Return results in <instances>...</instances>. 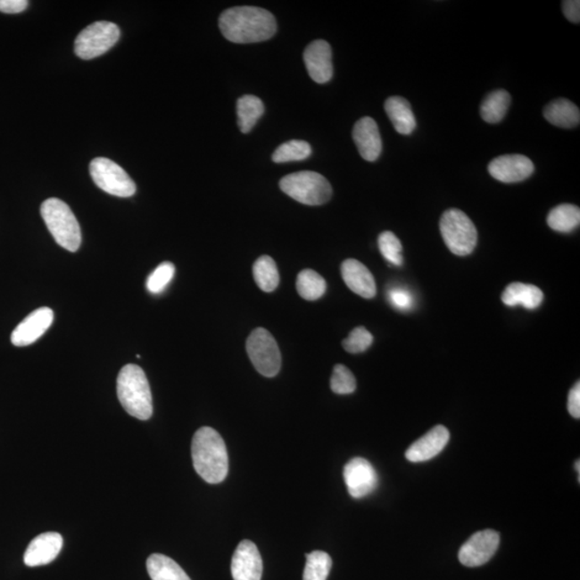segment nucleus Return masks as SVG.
Wrapping results in <instances>:
<instances>
[{
    "mask_svg": "<svg viewBox=\"0 0 580 580\" xmlns=\"http://www.w3.org/2000/svg\"><path fill=\"white\" fill-rule=\"evenodd\" d=\"M220 29L234 44H256L272 38L277 33L276 18L268 10L244 6L226 10L220 17Z\"/></svg>",
    "mask_w": 580,
    "mask_h": 580,
    "instance_id": "obj_1",
    "label": "nucleus"
},
{
    "mask_svg": "<svg viewBox=\"0 0 580 580\" xmlns=\"http://www.w3.org/2000/svg\"><path fill=\"white\" fill-rule=\"evenodd\" d=\"M195 470L203 481L220 484L228 476V452L223 437L210 427H203L195 434L192 442Z\"/></svg>",
    "mask_w": 580,
    "mask_h": 580,
    "instance_id": "obj_2",
    "label": "nucleus"
},
{
    "mask_svg": "<svg viewBox=\"0 0 580 580\" xmlns=\"http://www.w3.org/2000/svg\"><path fill=\"white\" fill-rule=\"evenodd\" d=\"M118 397L126 412L135 418L147 420L153 415V399L149 381L139 366L122 368L118 377Z\"/></svg>",
    "mask_w": 580,
    "mask_h": 580,
    "instance_id": "obj_3",
    "label": "nucleus"
},
{
    "mask_svg": "<svg viewBox=\"0 0 580 580\" xmlns=\"http://www.w3.org/2000/svg\"><path fill=\"white\" fill-rule=\"evenodd\" d=\"M41 216L58 245L70 252L79 250L81 228L70 205L57 198L47 199L41 205Z\"/></svg>",
    "mask_w": 580,
    "mask_h": 580,
    "instance_id": "obj_4",
    "label": "nucleus"
},
{
    "mask_svg": "<svg viewBox=\"0 0 580 580\" xmlns=\"http://www.w3.org/2000/svg\"><path fill=\"white\" fill-rule=\"evenodd\" d=\"M279 188L290 198L307 205L325 204L332 196L328 180L314 171L288 174L279 181Z\"/></svg>",
    "mask_w": 580,
    "mask_h": 580,
    "instance_id": "obj_5",
    "label": "nucleus"
},
{
    "mask_svg": "<svg viewBox=\"0 0 580 580\" xmlns=\"http://www.w3.org/2000/svg\"><path fill=\"white\" fill-rule=\"evenodd\" d=\"M440 230L446 246L452 254L468 256L477 244V230L468 216L458 209H451L443 213Z\"/></svg>",
    "mask_w": 580,
    "mask_h": 580,
    "instance_id": "obj_6",
    "label": "nucleus"
},
{
    "mask_svg": "<svg viewBox=\"0 0 580 580\" xmlns=\"http://www.w3.org/2000/svg\"><path fill=\"white\" fill-rule=\"evenodd\" d=\"M246 352L253 366L266 377L278 376L282 366L281 352L276 339L266 329L257 328L246 341Z\"/></svg>",
    "mask_w": 580,
    "mask_h": 580,
    "instance_id": "obj_7",
    "label": "nucleus"
},
{
    "mask_svg": "<svg viewBox=\"0 0 580 580\" xmlns=\"http://www.w3.org/2000/svg\"><path fill=\"white\" fill-rule=\"evenodd\" d=\"M89 173L94 183L112 196L128 198L136 193V184L128 173L109 158H95L89 163Z\"/></svg>",
    "mask_w": 580,
    "mask_h": 580,
    "instance_id": "obj_8",
    "label": "nucleus"
},
{
    "mask_svg": "<svg viewBox=\"0 0 580 580\" xmlns=\"http://www.w3.org/2000/svg\"><path fill=\"white\" fill-rule=\"evenodd\" d=\"M120 31L119 26L100 21L88 25L77 37L75 52L82 60H93L108 52L119 41Z\"/></svg>",
    "mask_w": 580,
    "mask_h": 580,
    "instance_id": "obj_9",
    "label": "nucleus"
},
{
    "mask_svg": "<svg viewBox=\"0 0 580 580\" xmlns=\"http://www.w3.org/2000/svg\"><path fill=\"white\" fill-rule=\"evenodd\" d=\"M500 535L494 530L479 531L464 543L459 551V560L464 567L477 568L486 564L497 552Z\"/></svg>",
    "mask_w": 580,
    "mask_h": 580,
    "instance_id": "obj_10",
    "label": "nucleus"
},
{
    "mask_svg": "<svg viewBox=\"0 0 580 580\" xmlns=\"http://www.w3.org/2000/svg\"><path fill=\"white\" fill-rule=\"evenodd\" d=\"M348 493L354 499H362L377 488L378 476L372 464L363 458H354L344 468Z\"/></svg>",
    "mask_w": 580,
    "mask_h": 580,
    "instance_id": "obj_11",
    "label": "nucleus"
},
{
    "mask_svg": "<svg viewBox=\"0 0 580 580\" xmlns=\"http://www.w3.org/2000/svg\"><path fill=\"white\" fill-rule=\"evenodd\" d=\"M488 171L490 176L500 182L518 183L534 174V165L530 158L524 155H503L490 162Z\"/></svg>",
    "mask_w": 580,
    "mask_h": 580,
    "instance_id": "obj_12",
    "label": "nucleus"
},
{
    "mask_svg": "<svg viewBox=\"0 0 580 580\" xmlns=\"http://www.w3.org/2000/svg\"><path fill=\"white\" fill-rule=\"evenodd\" d=\"M234 580H261L262 559L254 543L242 541L231 561Z\"/></svg>",
    "mask_w": 580,
    "mask_h": 580,
    "instance_id": "obj_13",
    "label": "nucleus"
},
{
    "mask_svg": "<svg viewBox=\"0 0 580 580\" xmlns=\"http://www.w3.org/2000/svg\"><path fill=\"white\" fill-rule=\"evenodd\" d=\"M54 313L50 308H40L18 325L12 335V344L19 347L33 344L50 328Z\"/></svg>",
    "mask_w": 580,
    "mask_h": 580,
    "instance_id": "obj_14",
    "label": "nucleus"
},
{
    "mask_svg": "<svg viewBox=\"0 0 580 580\" xmlns=\"http://www.w3.org/2000/svg\"><path fill=\"white\" fill-rule=\"evenodd\" d=\"M303 58L305 67L313 81L324 84L331 80L334 76V65H332V51L328 42L313 41L305 49Z\"/></svg>",
    "mask_w": 580,
    "mask_h": 580,
    "instance_id": "obj_15",
    "label": "nucleus"
},
{
    "mask_svg": "<svg viewBox=\"0 0 580 580\" xmlns=\"http://www.w3.org/2000/svg\"><path fill=\"white\" fill-rule=\"evenodd\" d=\"M450 437V431L444 426H435L409 447L405 457L413 463L428 461L444 450Z\"/></svg>",
    "mask_w": 580,
    "mask_h": 580,
    "instance_id": "obj_16",
    "label": "nucleus"
},
{
    "mask_svg": "<svg viewBox=\"0 0 580 580\" xmlns=\"http://www.w3.org/2000/svg\"><path fill=\"white\" fill-rule=\"evenodd\" d=\"M352 139L363 160L367 162L378 160L383 149L382 138L376 120L370 116L358 120L352 129Z\"/></svg>",
    "mask_w": 580,
    "mask_h": 580,
    "instance_id": "obj_17",
    "label": "nucleus"
},
{
    "mask_svg": "<svg viewBox=\"0 0 580 580\" xmlns=\"http://www.w3.org/2000/svg\"><path fill=\"white\" fill-rule=\"evenodd\" d=\"M62 547V537L56 532H46L30 542L24 553V563L30 568L54 561Z\"/></svg>",
    "mask_w": 580,
    "mask_h": 580,
    "instance_id": "obj_18",
    "label": "nucleus"
},
{
    "mask_svg": "<svg viewBox=\"0 0 580 580\" xmlns=\"http://www.w3.org/2000/svg\"><path fill=\"white\" fill-rule=\"evenodd\" d=\"M341 272L343 279L352 292L365 299L377 296L376 279L363 263L356 260H347L342 263Z\"/></svg>",
    "mask_w": 580,
    "mask_h": 580,
    "instance_id": "obj_19",
    "label": "nucleus"
},
{
    "mask_svg": "<svg viewBox=\"0 0 580 580\" xmlns=\"http://www.w3.org/2000/svg\"><path fill=\"white\" fill-rule=\"evenodd\" d=\"M544 300V294L534 285L511 283L502 294V302L508 307L521 305L525 309L534 310L540 307Z\"/></svg>",
    "mask_w": 580,
    "mask_h": 580,
    "instance_id": "obj_20",
    "label": "nucleus"
},
{
    "mask_svg": "<svg viewBox=\"0 0 580 580\" xmlns=\"http://www.w3.org/2000/svg\"><path fill=\"white\" fill-rule=\"evenodd\" d=\"M385 111L400 135L413 133L416 128V120L408 100L399 96L389 97L385 103Z\"/></svg>",
    "mask_w": 580,
    "mask_h": 580,
    "instance_id": "obj_21",
    "label": "nucleus"
},
{
    "mask_svg": "<svg viewBox=\"0 0 580 580\" xmlns=\"http://www.w3.org/2000/svg\"><path fill=\"white\" fill-rule=\"evenodd\" d=\"M544 116L548 122L561 128H574L580 122L577 105L564 98L548 104L544 109Z\"/></svg>",
    "mask_w": 580,
    "mask_h": 580,
    "instance_id": "obj_22",
    "label": "nucleus"
},
{
    "mask_svg": "<svg viewBox=\"0 0 580 580\" xmlns=\"http://www.w3.org/2000/svg\"><path fill=\"white\" fill-rule=\"evenodd\" d=\"M146 568L152 580H192L176 561L161 553L147 559Z\"/></svg>",
    "mask_w": 580,
    "mask_h": 580,
    "instance_id": "obj_23",
    "label": "nucleus"
},
{
    "mask_svg": "<svg viewBox=\"0 0 580 580\" xmlns=\"http://www.w3.org/2000/svg\"><path fill=\"white\" fill-rule=\"evenodd\" d=\"M265 113V105L261 100L253 95L238 99L236 103V114H238V125L244 134H249L254 126Z\"/></svg>",
    "mask_w": 580,
    "mask_h": 580,
    "instance_id": "obj_24",
    "label": "nucleus"
},
{
    "mask_svg": "<svg viewBox=\"0 0 580 580\" xmlns=\"http://www.w3.org/2000/svg\"><path fill=\"white\" fill-rule=\"evenodd\" d=\"M580 223V210L576 205L564 203L552 209L547 216V224L552 230L568 234Z\"/></svg>",
    "mask_w": 580,
    "mask_h": 580,
    "instance_id": "obj_25",
    "label": "nucleus"
},
{
    "mask_svg": "<svg viewBox=\"0 0 580 580\" xmlns=\"http://www.w3.org/2000/svg\"><path fill=\"white\" fill-rule=\"evenodd\" d=\"M510 95L504 89H497L485 98L481 105V115L485 122L497 124L504 119L510 104Z\"/></svg>",
    "mask_w": 580,
    "mask_h": 580,
    "instance_id": "obj_26",
    "label": "nucleus"
},
{
    "mask_svg": "<svg viewBox=\"0 0 580 580\" xmlns=\"http://www.w3.org/2000/svg\"><path fill=\"white\" fill-rule=\"evenodd\" d=\"M255 282L262 292L271 293L279 284V273L277 263L270 256L263 255L255 261L253 267Z\"/></svg>",
    "mask_w": 580,
    "mask_h": 580,
    "instance_id": "obj_27",
    "label": "nucleus"
},
{
    "mask_svg": "<svg viewBox=\"0 0 580 580\" xmlns=\"http://www.w3.org/2000/svg\"><path fill=\"white\" fill-rule=\"evenodd\" d=\"M326 289V281L318 272L305 269L298 274L297 292L308 302H315V300L323 297Z\"/></svg>",
    "mask_w": 580,
    "mask_h": 580,
    "instance_id": "obj_28",
    "label": "nucleus"
},
{
    "mask_svg": "<svg viewBox=\"0 0 580 580\" xmlns=\"http://www.w3.org/2000/svg\"><path fill=\"white\" fill-rule=\"evenodd\" d=\"M312 154V147L308 142L292 140L279 145L272 155V160L277 163L300 162L307 160Z\"/></svg>",
    "mask_w": 580,
    "mask_h": 580,
    "instance_id": "obj_29",
    "label": "nucleus"
},
{
    "mask_svg": "<svg viewBox=\"0 0 580 580\" xmlns=\"http://www.w3.org/2000/svg\"><path fill=\"white\" fill-rule=\"evenodd\" d=\"M307 564H305L303 580H327L332 568V560L328 553L320 551H315L305 555Z\"/></svg>",
    "mask_w": 580,
    "mask_h": 580,
    "instance_id": "obj_30",
    "label": "nucleus"
},
{
    "mask_svg": "<svg viewBox=\"0 0 580 580\" xmlns=\"http://www.w3.org/2000/svg\"><path fill=\"white\" fill-rule=\"evenodd\" d=\"M378 249L383 257L394 266H402V244L392 231H384L378 236Z\"/></svg>",
    "mask_w": 580,
    "mask_h": 580,
    "instance_id": "obj_31",
    "label": "nucleus"
},
{
    "mask_svg": "<svg viewBox=\"0 0 580 580\" xmlns=\"http://www.w3.org/2000/svg\"><path fill=\"white\" fill-rule=\"evenodd\" d=\"M176 267L172 262H162L147 278L146 288L153 294H162L172 281Z\"/></svg>",
    "mask_w": 580,
    "mask_h": 580,
    "instance_id": "obj_32",
    "label": "nucleus"
},
{
    "mask_svg": "<svg viewBox=\"0 0 580 580\" xmlns=\"http://www.w3.org/2000/svg\"><path fill=\"white\" fill-rule=\"evenodd\" d=\"M330 386L337 394H351L356 390V378L350 369L336 365L332 373Z\"/></svg>",
    "mask_w": 580,
    "mask_h": 580,
    "instance_id": "obj_33",
    "label": "nucleus"
},
{
    "mask_svg": "<svg viewBox=\"0 0 580 580\" xmlns=\"http://www.w3.org/2000/svg\"><path fill=\"white\" fill-rule=\"evenodd\" d=\"M373 336L371 332L367 330L365 327H357L343 340V347L351 354H360V352H366L369 347L372 345Z\"/></svg>",
    "mask_w": 580,
    "mask_h": 580,
    "instance_id": "obj_34",
    "label": "nucleus"
},
{
    "mask_svg": "<svg viewBox=\"0 0 580 580\" xmlns=\"http://www.w3.org/2000/svg\"><path fill=\"white\" fill-rule=\"evenodd\" d=\"M388 299L395 309L408 311L413 308L414 299L408 289L399 287L390 289Z\"/></svg>",
    "mask_w": 580,
    "mask_h": 580,
    "instance_id": "obj_35",
    "label": "nucleus"
},
{
    "mask_svg": "<svg viewBox=\"0 0 580 580\" xmlns=\"http://www.w3.org/2000/svg\"><path fill=\"white\" fill-rule=\"evenodd\" d=\"M568 410L574 418H580V383L574 385L568 394Z\"/></svg>",
    "mask_w": 580,
    "mask_h": 580,
    "instance_id": "obj_36",
    "label": "nucleus"
},
{
    "mask_svg": "<svg viewBox=\"0 0 580 580\" xmlns=\"http://www.w3.org/2000/svg\"><path fill=\"white\" fill-rule=\"evenodd\" d=\"M564 17L569 22L579 24L580 21V2L579 0H566L562 3Z\"/></svg>",
    "mask_w": 580,
    "mask_h": 580,
    "instance_id": "obj_37",
    "label": "nucleus"
},
{
    "mask_svg": "<svg viewBox=\"0 0 580 580\" xmlns=\"http://www.w3.org/2000/svg\"><path fill=\"white\" fill-rule=\"evenodd\" d=\"M28 7V0H0V12L4 13H21Z\"/></svg>",
    "mask_w": 580,
    "mask_h": 580,
    "instance_id": "obj_38",
    "label": "nucleus"
},
{
    "mask_svg": "<svg viewBox=\"0 0 580 580\" xmlns=\"http://www.w3.org/2000/svg\"><path fill=\"white\" fill-rule=\"evenodd\" d=\"M579 463H580V462H579V460H578V461L576 462V464H575V468H577V473H578V474H579V472H580V468H579V467H580V464H579Z\"/></svg>",
    "mask_w": 580,
    "mask_h": 580,
    "instance_id": "obj_39",
    "label": "nucleus"
}]
</instances>
